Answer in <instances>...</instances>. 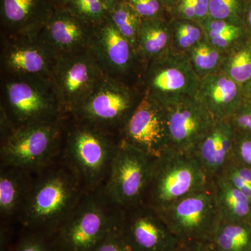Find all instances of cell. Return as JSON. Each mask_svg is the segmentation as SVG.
<instances>
[{
  "mask_svg": "<svg viewBox=\"0 0 251 251\" xmlns=\"http://www.w3.org/2000/svg\"><path fill=\"white\" fill-rule=\"evenodd\" d=\"M163 1V4H164L165 7L166 8L167 11H168V14H169L170 11L173 9V6L176 4L179 0H161Z\"/></svg>",
  "mask_w": 251,
  "mask_h": 251,
  "instance_id": "cell-41",
  "label": "cell"
},
{
  "mask_svg": "<svg viewBox=\"0 0 251 251\" xmlns=\"http://www.w3.org/2000/svg\"><path fill=\"white\" fill-rule=\"evenodd\" d=\"M249 0H209V17L243 27Z\"/></svg>",
  "mask_w": 251,
  "mask_h": 251,
  "instance_id": "cell-31",
  "label": "cell"
},
{
  "mask_svg": "<svg viewBox=\"0 0 251 251\" xmlns=\"http://www.w3.org/2000/svg\"><path fill=\"white\" fill-rule=\"evenodd\" d=\"M172 29L171 50L186 53L191 48L204 39L201 23L191 20L170 19Z\"/></svg>",
  "mask_w": 251,
  "mask_h": 251,
  "instance_id": "cell-28",
  "label": "cell"
},
{
  "mask_svg": "<svg viewBox=\"0 0 251 251\" xmlns=\"http://www.w3.org/2000/svg\"><path fill=\"white\" fill-rule=\"evenodd\" d=\"M234 132L230 120L216 122L191 153L211 181L222 174L232 160Z\"/></svg>",
  "mask_w": 251,
  "mask_h": 251,
  "instance_id": "cell-20",
  "label": "cell"
},
{
  "mask_svg": "<svg viewBox=\"0 0 251 251\" xmlns=\"http://www.w3.org/2000/svg\"><path fill=\"white\" fill-rule=\"evenodd\" d=\"M219 221L250 222L251 201L222 175L212 180Z\"/></svg>",
  "mask_w": 251,
  "mask_h": 251,
  "instance_id": "cell-23",
  "label": "cell"
},
{
  "mask_svg": "<svg viewBox=\"0 0 251 251\" xmlns=\"http://www.w3.org/2000/svg\"><path fill=\"white\" fill-rule=\"evenodd\" d=\"M196 98L216 122L229 120L244 99L242 85L218 72L200 80Z\"/></svg>",
  "mask_w": 251,
  "mask_h": 251,
  "instance_id": "cell-19",
  "label": "cell"
},
{
  "mask_svg": "<svg viewBox=\"0 0 251 251\" xmlns=\"http://www.w3.org/2000/svg\"><path fill=\"white\" fill-rule=\"evenodd\" d=\"M196 10L198 22L201 23L209 17V0H192Z\"/></svg>",
  "mask_w": 251,
  "mask_h": 251,
  "instance_id": "cell-38",
  "label": "cell"
},
{
  "mask_svg": "<svg viewBox=\"0 0 251 251\" xmlns=\"http://www.w3.org/2000/svg\"><path fill=\"white\" fill-rule=\"evenodd\" d=\"M0 168V215L3 222L9 224L17 221L36 173L15 167Z\"/></svg>",
  "mask_w": 251,
  "mask_h": 251,
  "instance_id": "cell-21",
  "label": "cell"
},
{
  "mask_svg": "<svg viewBox=\"0 0 251 251\" xmlns=\"http://www.w3.org/2000/svg\"><path fill=\"white\" fill-rule=\"evenodd\" d=\"M66 9L77 18L95 26L108 18L106 0H69Z\"/></svg>",
  "mask_w": 251,
  "mask_h": 251,
  "instance_id": "cell-30",
  "label": "cell"
},
{
  "mask_svg": "<svg viewBox=\"0 0 251 251\" xmlns=\"http://www.w3.org/2000/svg\"><path fill=\"white\" fill-rule=\"evenodd\" d=\"M219 72L241 85L251 80V40L247 35L224 52Z\"/></svg>",
  "mask_w": 251,
  "mask_h": 251,
  "instance_id": "cell-24",
  "label": "cell"
},
{
  "mask_svg": "<svg viewBox=\"0 0 251 251\" xmlns=\"http://www.w3.org/2000/svg\"><path fill=\"white\" fill-rule=\"evenodd\" d=\"M86 191L62 158L36 172L17 222L30 232L52 236Z\"/></svg>",
  "mask_w": 251,
  "mask_h": 251,
  "instance_id": "cell-1",
  "label": "cell"
},
{
  "mask_svg": "<svg viewBox=\"0 0 251 251\" xmlns=\"http://www.w3.org/2000/svg\"><path fill=\"white\" fill-rule=\"evenodd\" d=\"M211 240L219 251H251L250 222L219 221Z\"/></svg>",
  "mask_w": 251,
  "mask_h": 251,
  "instance_id": "cell-25",
  "label": "cell"
},
{
  "mask_svg": "<svg viewBox=\"0 0 251 251\" xmlns=\"http://www.w3.org/2000/svg\"><path fill=\"white\" fill-rule=\"evenodd\" d=\"M94 251H132V249L124 237L120 226L112 231Z\"/></svg>",
  "mask_w": 251,
  "mask_h": 251,
  "instance_id": "cell-36",
  "label": "cell"
},
{
  "mask_svg": "<svg viewBox=\"0 0 251 251\" xmlns=\"http://www.w3.org/2000/svg\"><path fill=\"white\" fill-rule=\"evenodd\" d=\"M243 27L246 35L251 40V0L248 1L245 14H244Z\"/></svg>",
  "mask_w": 251,
  "mask_h": 251,
  "instance_id": "cell-39",
  "label": "cell"
},
{
  "mask_svg": "<svg viewBox=\"0 0 251 251\" xmlns=\"http://www.w3.org/2000/svg\"><path fill=\"white\" fill-rule=\"evenodd\" d=\"M143 97L138 87L104 76L90 97L69 117L119 139Z\"/></svg>",
  "mask_w": 251,
  "mask_h": 251,
  "instance_id": "cell-7",
  "label": "cell"
},
{
  "mask_svg": "<svg viewBox=\"0 0 251 251\" xmlns=\"http://www.w3.org/2000/svg\"><path fill=\"white\" fill-rule=\"evenodd\" d=\"M211 182L192 153L170 148L155 161L144 204L160 211Z\"/></svg>",
  "mask_w": 251,
  "mask_h": 251,
  "instance_id": "cell-4",
  "label": "cell"
},
{
  "mask_svg": "<svg viewBox=\"0 0 251 251\" xmlns=\"http://www.w3.org/2000/svg\"><path fill=\"white\" fill-rule=\"evenodd\" d=\"M94 29V26L77 18L66 8H56L39 34L60 57L88 50Z\"/></svg>",
  "mask_w": 251,
  "mask_h": 251,
  "instance_id": "cell-17",
  "label": "cell"
},
{
  "mask_svg": "<svg viewBox=\"0 0 251 251\" xmlns=\"http://www.w3.org/2000/svg\"><path fill=\"white\" fill-rule=\"evenodd\" d=\"M231 161L241 166L251 168V133L235 130Z\"/></svg>",
  "mask_w": 251,
  "mask_h": 251,
  "instance_id": "cell-33",
  "label": "cell"
},
{
  "mask_svg": "<svg viewBox=\"0 0 251 251\" xmlns=\"http://www.w3.org/2000/svg\"><path fill=\"white\" fill-rule=\"evenodd\" d=\"M55 9L52 0H0V35H37Z\"/></svg>",
  "mask_w": 251,
  "mask_h": 251,
  "instance_id": "cell-18",
  "label": "cell"
},
{
  "mask_svg": "<svg viewBox=\"0 0 251 251\" xmlns=\"http://www.w3.org/2000/svg\"><path fill=\"white\" fill-rule=\"evenodd\" d=\"M56 8H65L69 0H52Z\"/></svg>",
  "mask_w": 251,
  "mask_h": 251,
  "instance_id": "cell-42",
  "label": "cell"
},
{
  "mask_svg": "<svg viewBox=\"0 0 251 251\" xmlns=\"http://www.w3.org/2000/svg\"><path fill=\"white\" fill-rule=\"evenodd\" d=\"M127 1V0H106L107 3H108V6H111L112 5L116 4L117 2H120V1Z\"/></svg>",
  "mask_w": 251,
  "mask_h": 251,
  "instance_id": "cell-43",
  "label": "cell"
},
{
  "mask_svg": "<svg viewBox=\"0 0 251 251\" xmlns=\"http://www.w3.org/2000/svg\"><path fill=\"white\" fill-rule=\"evenodd\" d=\"M242 90L244 98L251 99V79L242 85Z\"/></svg>",
  "mask_w": 251,
  "mask_h": 251,
  "instance_id": "cell-40",
  "label": "cell"
},
{
  "mask_svg": "<svg viewBox=\"0 0 251 251\" xmlns=\"http://www.w3.org/2000/svg\"><path fill=\"white\" fill-rule=\"evenodd\" d=\"M201 24L204 29V39L224 52L246 36L244 27L222 20L208 17Z\"/></svg>",
  "mask_w": 251,
  "mask_h": 251,
  "instance_id": "cell-26",
  "label": "cell"
},
{
  "mask_svg": "<svg viewBox=\"0 0 251 251\" xmlns=\"http://www.w3.org/2000/svg\"><path fill=\"white\" fill-rule=\"evenodd\" d=\"M156 159L120 141L104 186L109 199L123 210L143 204Z\"/></svg>",
  "mask_w": 251,
  "mask_h": 251,
  "instance_id": "cell-9",
  "label": "cell"
},
{
  "mask_svg": "<svg viewBox=\"0 0 251 251\" xmlns=\"http://www.w3.org/2000/svg\"><path fill=\"white\" fill-rule=\"evenodd\" d=\"M121 229L132 251H175L180 244L158 213L144 203L124 210Z\"/></svg>",
  "mask_w": 251,
  "mask_h": 251,
  "instance_id": "cell-16",
  "label": "cell"
},
{
  "mask_svg": "<svg viewBox=\"0 0 251 251\" xmlns=\"http://www.w3.org/2000/svg\"><path fill=\"white\" fill-rule=\"evenodd\" d=\"M119 144L117 137L67 117L61 158L85 191H96L105 186Z\"/></svg>",
  "mask_w": 251,
  "mask_h": 251,
  "instance_id": "cell-2",
  "label": "cell"
},
{
  "mask_svg": "<svg viewBox=\"0 0 251 251\" xmlns=\"http://www.w3.org/2000/svg\"><path fill=\"white\" fill-rule=\"evenodd\" d=\"M67 117L20 127L0 143V166L36 173L62 155Z\"/></svg>",
  "mask_w": 251,
  "mask_h": 251,
  "instance_id": "cell-5",
  "label": "cell"
},
{
  "mask_svg": "<svg viewBox=\"0 0 251 251\" xmlns=\"http://www.w3.org/2000/svg\"><path fill=\"white\" fill-rule=\"evenodd\" d=\"M124 210L105 194L104 187L86 191L80 202L52 235L56 251H94L120 227Z\"/></svg>",
  "mask_w": 251,
  "mask_h": 251,
  "instance_id": "cell-3",
  "label": "cell"
},
{
  "mask_svg": "<svg viewBox=\"0 0 251 251\" xmlns=\"http://www.w3.org/2000/svg\"><path fill=\"white\" fill-rule=\"evenodd\" d=\"M104 76L89 50L59 57L51 82L64 117H70Z\"/></svg>",
  "mask_w": 251,
  "mask_h": 251,
  "instance_id": "cell-11",
  "label": "cell"
},
{
  "mask_svg": "<svg viewBox=\"0 0 251 251\" xmlns=\"http://www.w3.org/2000/svg\"><path fill=\"white\" fill-rule=\"evenodd\" d=\"M142 20L170 18L161 0H127Z\"/></svg>",
  "mask_w": 251,
  "mask_h": 251,
  "instance_id": "cell-34",
  "label": "cell"
},
{
  "mask_svg": "<svg viewBox=\"0 0 251 251\" xmlns=\"http://www.w3.org/2000/svg\"><path fill=\"white\" fill-rule=\"evenodd\" d=\"M175 251H219L211 239L180 243Z\"/></svg>",
  "mask_w": 251,
  "mask_h": 251,
  "instance_id": "cell-37",
  "label": "cell"
},
{
  "mask_svg": "<svg viewBox=\"0 0 251 251\" xmlns=\"http://www.w3.org/2000/svg\"><path fill=\"white\" fill-rule=\"evenodd\" d=\"M58 58L39 34L0 35L1 77L51 80Z\"/></svg>",
  "mask_w": 251,
  "mask_h": 251,
  "instance_id": "cell-12",
  "label": "cell"
},
{
  "mask_svg": "<svg viewBox=\"0 0 251 251\" xmlns=\"http://www.w3.org/2000/svg\"><path fill=\"white\" fill-rule=\"evenodd\" d=\"M166 108L170 146L176 151L192 153L216 122L196 97Z\"/></svg>",
  "mask_w": 251,
  "mask_h": 251,
  "instance_id": "cell-15",
  "label": "cell"
},
{
  "mask_svg": "<svg viewBox=\"0 0 251 251\" xmlns=\"http://www.w3.org/2000/svg\"><path fill=\"white\" fill-rule=\"evenodd\" d=\"M188 61L198 78L219 72L224 52L209 44L205 39L186 52Z\"/></svg>",
  "mask_w": 251,
  "mask_h": 251,
  "instance_id": "cell-27",
  "label": "cell"
},
{
  "mask_svg": "<svg viewBox=\"0 0 251 251\" xmlns=\"http://www.w3.org/2000/svg\"><path fill=\"white\" fill-rule=\"evenodd\" d=\"M108 16L119 32L135 49L137 37L143 21L139 15L135 12L128 1H123L109 7Z\"/></svg>",
  "mask_w": 251,
  "mask_h": 251,
  "instance_id": "cell-29",
  "label": "cell"
},
{
  "mask_svg": "<svg viewBox=\"0 0 251 251\" xmlns=\"http://www.w3.org/2000/svg\"><path fill=\"white\" fill-rule=\"evenodd\" d=\"M170 19L154 18L142 21L135 50L143 72L150 63L171 50L172 29Z\"/></svg>",
  "mask_w": 251,
  "mask_h": 251,
  "instance_id": "cell-22",
  "label": "cell"
},
{
  "mask_svg": "<svg viewBox=\"0 0 251 251\" xmlns=\"http://www.w3.org/2000/svg\"><path fill=\"white\" fill-rule=\"evenodd\" d=\"M0 110L14 128L64 118L51 80L1 77Z\"/></svg>",
  "mask_w": 251,
  "mask_h": 251,
  "instance_id": "cell-6",
  "label": "cell"
},
{
  "mask_svg": "<svg viewBox=\"0 0 251 251\" xmlns=\"http://www.w3.org/2000/svg\"><path fill=\"white\" fill-rule=\"evenodd\" d=\"M89 50L105 76L138 87L143 69L136 51L109 16L94 26Z\"/></svg>",
  "mask_w": 251,
  "mask_h": 251,
  "instance_id": "cell-13",
  "label": "cell"
},
{
  "mask_svg": "<svg viewBox=\"0 0 251 251\" xmlns=\"http://www.w3.org/2000/svg\"><path fill=\"white\" fill-rule=\"evenodd\" d=\"M119 139L153 158L161 157L171 148L166 107L143 94Z\"/></svg>",
  "mask_w": 251,
  "mask_h": 251,
  "instance_id": "cell-14",
  "label": "cell"
},
{
  "mask_svg": "<svg viewBox=\"0 0 251 251\" xmlns=\"http://www.w3.org/2000/svg\"><path fill=\"white\" fill-rule=\"evenodd\" d=\"M156 212L180 243L209 240L219 222L212 182Z\"/></svg>",
  "mask_w": 251,
  "mask_h": 251,
  "instance_id": "cell-10",
  "label": "cell"
},
{
  "mask_svg": "<svg viewBox=\"0 0 251 251\" xmlns=\"http://www.w3.org/2000/svg\"><path fill=\"white\" fill-rule=\"evenodd\" d=\"M27 232L11 251H56L52 236L42 232Z\"/></svg>",
  "mask_w": 251,
  "mask_h": 251,
  "instance_id": "cell-32",
  "label": "cell"
},
{
  "mask_svg": "<svg viewBox=\"0 0 251 251\" xmlns=\"http://www.w3.org/2000/svg\"><path fill=\"white\" fill-rule=\"evenodd\" d=\"M199 83L186 54L171 50L145 68L138 87L145 95L168 107L196 97Z\"/></svg>",
  "mask_w": 251,
  "mask_h": 251,
  "instance_id": "cell-8",
  "label": "cell"
},
{
  "mask_svg": "<svg viewBox=\"0 0 251 251\" xmlns=\"http://www.w3.org/2000/svg\"><path fill=\"white\" fill-rule=\"evenodd\" d=\"M229 120L234 130L251 133V99L244 97Z\"/></svg>",
  "mask_w": 251,
  "mask_h": 251,
  "instance_id": "cell-35",
  "label": "cell"
}]
</instances>
